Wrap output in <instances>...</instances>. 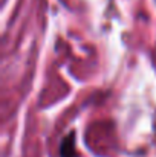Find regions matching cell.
<instances>
[{
    "mask_svg": "<svg viewBox=\"0 0 156 157\" xmlns=\"http://www.w3.org/2000/svg\"><path fill=\"white\" fill-rule=\"evenodd\" d=\"M74 150H75V134H69L61 145V157H75Z\"/></svg>",
    "mask_w": 156,
    "mask_h": 157,
    "instance_id": "1",
    "label": "cell"
}]
</instances>
